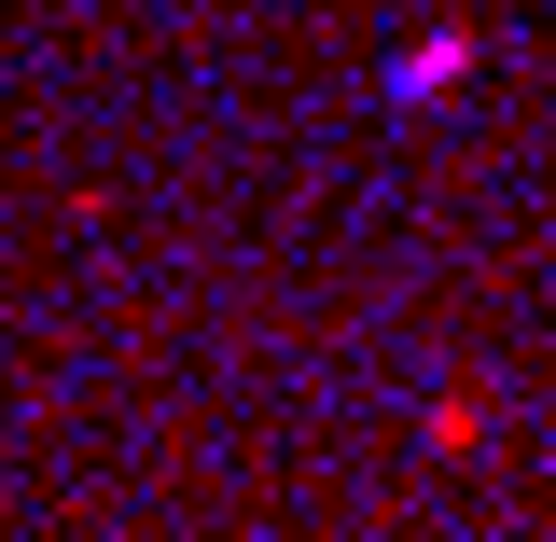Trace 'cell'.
Instances as JSON below:
<instances>
[{
  "mask_svg": "<svg viewBox=\"0 0 556 542\" xmlns=\"http://www.w3.org/2000/svg\"><path fill=\"white\" fill-rule=\"evenodd\" d=\"M459 70H473V56H459V42H417V56L390 70V84H404V98H445V84H459Z\"/></svg>",
  "mask_w": 556,
  "mask_h": 542,
  "instance_id": "1",
  "label": "cell"
}]
</instances>
